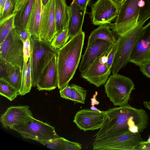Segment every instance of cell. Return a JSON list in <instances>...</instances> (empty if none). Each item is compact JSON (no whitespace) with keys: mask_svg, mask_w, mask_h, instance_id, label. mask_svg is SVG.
<instances>
[{"mask_svg":"<svg viewBox=\"0 0 150 150\" xmlns=\"http://www.w3.org/2000/svg\"><path fill=\"white\" fill-rule=\"evenodd\" d=\"M15 0H7L4 10L0 14V22L13 14L15 9Z\"/></svg>","mask_w":150,"mask_h":150,"instance_id":"obj_29","label":"cell"},{"mask_svg":"<svg viewBox=\"0 0 150 150\" xmlns=\"http://www.w3.org/2000/svg\"><path fill=\"white\" fill-rule=\"evenodd\" d=\"M142 141L140 133H128L107 139L94 140L93 149L136 150Z\"/></svg>","mask_w":150,"mask_h":150,"instance_id":"obj_9","label":"cell"},{"mask_svg":"<svg viewBox=\"0 0 150 150\" xmlns=\"http://www.w3.org/2000/svg\"><path fill=\"white\" fill-rule=\"evenodd\" d=\"M55 14L57 34L68 28L70 9L66 0H55Z\"/></svg>","mask_w":150,"mask_h":150,"instance_id":"obj_20","label":"cell"},{"mask_svg":"<svg viewBox=\"0 0 150 150\" xmlns=\"http://www.w3.org/2000/svg\"><path fill=\"white\" fill-rule=\"evenodd\" d=\"M23 43L15 28L0 44V60L22 69L23 63Z\"/></svg>","mask_w":150,"mask_h":150,"instance_id":"obj_8","label":"cell"},{"mask_svg":"<svg viewBox=\"0 0 150 150\" xmlns=\"http://www.w3.org/2000/svg\"><path fill=\"white\" fill-rule=\"evenodd\" d=\"M98 94V92H96V94L93 96V97L91 99V105H95L98 104L99 103V102H98L96 100V96Z\"/></svg>","mask_w":150,"mask_h":150,"instance_id":"obj_42","label":"cell"},{"mask_svg":"<svg viewBox=\"0 0 150 150\" xmlns=\"http://www.w3.org/2000/svg\"><path fill=\"white\" fill-rule=\"evenodd\" d=\"M36 87L39 91H50L58 87L57 56L56 54L38 80Z\"/></svg>","mask_w":150,"mask_h":150,"instance_id":"obj_17","label":"cell"},{"mask_svg":"<svg viewBox=\"0 0 150 150\" xmlns=\"http://www.w3.org/2000/svg\"><path fill=\"white\" fill-rule=\"evenodd\" d=\"M15 14L0 22V44L1 43L7 36L11 30L15 27Z\"/></svg>","mask_w":150,"mask_h":150,"instance_id":"obj_24","label":"cell"},{"mask_svg":"<svg viewBox=\"0 0 150 150\" xmlns=\"http://www.w3.org/2000/svg\"><path fill=\"white\" fill-rule=\"evenodd\" d=\"M63 150H80L82 147L79 143L69 141L62 138Z\"/></svg>","mask_w":150,"mask_h":150,"instance_id":"obj_31","label":"cell"},{"mask_svg":"<svg viewBox=\"0 0 150 150\" xmlns=\"http://www.w3.org/2000/svg\"><path fill=\"white\" fill-rule=\"evenodd\" d=\"M148 120V115L144 110L128 104L110 108L103 126L94 136V140L128 133H140L147 128Z\"/></svg>","mask_w":150,"mask_h":150,"instance_id":"obj_1","label":"cell"},{"mask_svg":"<svg viewBox=\"0 0 150 150\" xmlns=\"http://www.w3.org/2000/svg\"><path fill=\"white\" fill-rule=\"evenodd\" d=\"M147 141L148 142H150V136H149L148 139Z\"/></svg>","mask_w":150,"mask_h":150,"instance_id":"obj_47","label":"cell"},{"mask_svg":"<svg viewBox=\"0 0 150 150\" xmlns=\"http://www.w3.org/2000/svg\"><path fill=\"white\" fill-rule=\"evenodd\" d=\"M42 5V0H35L26 28L31 36L39 39Z\"/></svg>","mask_w":150,"mask_h":150,"instance_id":"obj_21","label":"cell"},{"mask_svg":"<svg viewBox=\"0 0 150 150\" xmlns=\"http://www.w3.org/2000/svg\"><path fill=\"white\" fill-rule=\"evenodd\" d=\"M55 0H49L43 6L39 31V39L50 43L56 34Z\"/></svg>","mask_w":150,"mask_h":150,"instance_id":"obj_13","label":"cell"},{"mask_svg":"<svg viewBox=\"0 0 150 150\" xmlns=\"http://www.w3.org/2000/svg\"><path fill=\"white\" fill-rule=\"evenodd\" d=\"M23 52L24 62L27 63L31 55V47L30 38H28L23 42Z\"/></svg>","mask_w":150,"mask_h":150,"instance_id":"obj_34","label":"cell"},{"mask_svg":"<svg viewBox=\"0 0 150 150\" xmlns=\"http://www.w3.org/2000/svg\"><path fill=\"white\" fill-rule=\"evenodd\" d=\"M59 93L61 97L66 99L70 100L71 88L70 85L68 84L60 90Z\"/></svg>","mask_w":150,"mask_h":150,"instance_id":"obj_35","label":"cell"},{"mask_svg":"<svg viewBox=\"0 0 150 150\" xmlns=\"http://www.w3.org/2000/svg\"><path fill=\"white\" fill-rule=\"evenodd\" d=\"M49 0H42V3L43 6L46 5L48 3Z\"/></svg>","mask_w":150,"mask_h":150,"instance_id":"obj_45","label":"cell"},{"mask_svg":"<svg viewBox=\"0 0 150 150\" xmlns=\"http://www.w3.org/2000/svg\"><path fill=\"white\" fill-rule=\"evenodd\" d=\"M118 42V40L117 39L109 49L107 54L108 57L107 65L108 69H111L115 56L117 46Z\"/></svg>","mask_w":150,"mask_h":150,"instance_id":"obj_32","label":"cell"},{"mask_svg":"<svg viewBox=\"0 0 150 150\" xmlns=\"http://www.w3.org/2000/svg\"><path fill=\"white\" fill-rule=\"evenodd\" d=\"M77 3L79 8L83 11H86L87 6L90 0H74Z\"/></svg>","mask_w":150,"mask_h":150,"instance_id":"obj_38","label":"cell"},{"mask_svg":"<svg viewBox=\"0 0 150 150\" xmlns=\"http://www.w3.org/2000/svg\"><path fill=\"white\" fill-rule=\"evenodd\" d=\"M35 0H26L21 9L15 14L16 30L26 29L28 20Z\"/></svg>","mask_w":150,"mask_h":150,"instance_id":"obj_22","label":"cell"},{"mask_svg":"<svg viewBox=\"0 0 150 150\" xmlns=\"http://www.w3.org/2000/svg\"><path fill=\"white\" fill-rule=\"evenodd\" d=\"M70 38L67 29L57 33L50 43L51 46L54 49H58L65 45Z\"/></svg>","mask_w":150,"mask_h":150,"instance_id":"obj_27","label":"cell"},{"mask_svg":"<svg viewBox=\"0 0 150 150\" xmlns=\"http://www.w3.org/2000/svg\"><path fill=\"white\" fill-rule=\"evenodd\" d=\"M0 79L7 82L19 92L21 83L22 69L2 60H0Z\"/></svg>","mask_w":150,"mask_h":150,"instance_id":"obj_18","label":"cell"},{"mask_svg":"<svg viewBox=\"0 0 150 150\" xmlns=\"http://www.w3.org/2000/svg\"><path fill=\"white\" fill-rule=\"evenodd\" d=\"M33 116L30 107L27 105L12 106L8 108L1 115L0 120L3 127L12 130Z\"/></svg>","mask_w":150,"mask_h":150,"instance_id":"obj_14","label":"cell"},{"mask_svg":"<svg viewBox=\"0 0 150 150\" xmlns=\"http://www.w3.org/2000/svg\"><path fill=\"white\" fill-rule=\"evenodd\" d=\"M150 18V2L145 1L140 7L137 25L117 39V46L111 68L113 74H117L129 62L131 52L145 22Z\"/></svg>","mask_w":150,"mask_h":150,"instance_id":"obj_3","label":"cell"},{"mask_svg":"<svg viewBox=\"0 0 150 150\" xmlns=\"http://www.w3.org/2000/svg\"><path fill=\"white\" fill-rule=\"evenodd\" d=\"M85 34L81 33L70 38L63 47L56 50L58 88L69 84L78 66L84 44Z\"/></svg>","mask_w":150,"mask_h":150,"instance_id":"obj_2","label":"cell"},{"mask_svg":"<svg viewBox=\"0 0 150 150\" xmlns=\"http://www.w3.org/2000/svg\"><path fill=\"white\" fill-rule=\"evenodd\" d=\"M70 86L71 88L70 100L76 103H85L87 90L75 84H72Z\"/></svg>","mask_w":150,"mask_h":150,"instance_id":"obj_26","label":"cell"},{"mask_svg":"<svg viewBox=\"0 0 150 150\" xmlns=\"http://www.w3.org/2000/svg\"><path fill=\"white\" fill-rule=\"evenodd\" d=\"M136 150H150V142L142 141L137 147Z\"/></svg>","mask_w":150,"mask_h":150,"instance_id":"obj_40","label":"cell"},{"mask_svg":"<svg viewBox=\"0 0 150 150\" xmlns=\"http://www.w3.org/2000/svg\"><path fill=\"white\" fill-rule=\"evenodd\" d=\"M91 109L93 110H97V111H99V110L97 109L94 106V105H92L91 107Z\"/></svg>","mask_w":150,"mask_h":150,"instance_id":"obj_46","label":"cell"},{"mask_svg":"<svg viewBox=\"0 0 150 150\" xmlns=\"http://www.w3.org/2000/svg\"><path fill=\"white\" fill-rule=\"evenodd\" d=\"M32 86L33 84L31 65V59L30 57L28 61V63L27 64V71L25 91L26 94L29 93L30 91Z\"/></svg>","mask_w":150,"mask_h":150,"instance_id":"obj_33","label":"cell"},{"mask_svg":"<svg viewBox=\"0 0 150 150\" xmlns=\"http://www.w3.org/2000/svg\"><path fill=\"white\" fill-rule=\"evenodd\" d=\"M113 1L121 5L126 0H113Z\"/></svg>","mask_w":150,"mask_h":150,"instance_id":"obj_44","label":"cell"},{"mask_svg":"<svg viewBox=\"0 0 150 150\" xmlns=\"http://www.w3.org/2000/svg\"><path fill=\"white\" fill-rule=\"evenodd\" d=\"M16 30L17 33L23 42L31 37L30 34L26 29Z\"/></svg>","mask_w":150,"mask_h":150,"instance_id":"obj_37","label":"cell"},{"mask_svg":"<svg viewBox=\"0 0 150 150\" xmlns=\"http://www.w3.org/2000/svg\"><path fill=\"white\" fill-rule=\"evenodd\" d=\"M69 6L70 14L67 29L71 38L83 32L82 27L86 11L80 9L74 0Z\"/></svg>","mask_w":150,"mask_h":150,"instance_id":"obj_19","label":"cell"},{"mask_svg":"<svg viewBox=\"0 0 150 150\" xmlns=\"http://www.w3.org/2000/svg\"><path fill=\"white\" fill-rule=\"evenodd\" d=\"M120 6L113 0H97L91 7L92 24L100 25L111 23L117 16Z\"/></svg>","mask_w":150,"mask_h":150,"instance_id":"obj_10","label":"cell"},{"mask_svg":"<svg viewBox=\"0 0 150 150\" xmlns=\"http://www.w3.org/2000/svg\"><path fill=\"white\" fill-rule=\"evenodd\" d=\"M113 44L98 39L87 45L79 66L81 74L84 73L98 57L107 53Z\"/></svg>","mask_w":150,"mask_h":150,"instance_id":"obj_15","label":"cell"},{"mask_svg":"<svg viewBox=\"0 0 150 150\" xmlns=\"http://www.w3.org/2000/svg\"><path fill=\"white\" fill-rule=\"evenodd\" d=\"M139 66L143 74L150 78V62L143 63Z\"/></svg>","mask_w":150,"mask_h":150,"instance_id":"obj_36","label":"cell"},{"mask_svg":"<svg viewBox=\"0 0 150 150\" xmlns=\"http://www.w3.org/2000/svg\"><path fill=\"white\" fill-rule=\"evenodd\" d=\"M104 87L107 97L113 104L121 106L128 104L134 84L130 78L117 73L110 76Z\"/></svg>","mask_w":150,"mask_h":150,"instance_id":"obj_5","label":"cell"},{"mask_svg":"<svg viewBox=\"0 0 150 150\" xmlns=\"http://www.w3.org/2000/svg\"><path fill=\"white\" fill-rule=\"evenodd\" d=\"M12 130L18 132L24 138L38 142L60 137L54 127L35 119L33 116Z\"/></svg>","mask_w":150,"mask_h":150,"instance_id":"obj_7","label":"cell"},{"mask_svg":"<svg viewBox=\"0 0 150 150\" xmlns=\"http://www.w3.org/2000/svg\"><path fill=\"white\" fill-rule=\"evenodd\" d=\"M0 94L11 101L19 95V92L16 88L5 81L0 79Z\"/></svg>","mask_w":150,"mask_h":150,"instance_id":"obj_25","label":"cell"},{"mask_svg":"<svg viewBox=\"0 0 150 150\" xmlns=\"http://www.w3.org/2000/svg\"><path fill=\"white\" fill-rule=\"evenodd\" d=\"M143 104L144 106L150 111V101H144Z\"/></svg>","mask_w":150,"mask_h":150,"instance_id":"obj_43","label":"cell"},{"mask_svg":"<svg viewBox=\"0 0 150 150\" xmlns=\"http://www.w3.org/2000/svg\"><path fill=\"white\" fill-rule=\"evenodd\" d=\"M141 0H126L120 6L115 23L108 24L119 37L134 28L137 23Z\"/></svg>","mask_w":150,"mask_h":150,"instance_id":"obj_6","label":"cell"},{"mask_svg":"<svg viewBox=\"0 0 150 150\" xmlns=\"http://www.w3.org/2000/svg\"><path fill=\"white\" fill-rule=\"evenodd\" d=\"M49 149L56 150H63L62 137L51 139L39 142Z\"/></svg>","mask_w":150,"mask_h":150,"instance_id":"obj_28","label":"cell"},{"mask_svg":"<svg viewBox=\"0 0 150 150\" xmlns=\"http://www.w3.org/2000/svg\"><path fill=\"white\" fill-rule=\"evenodd\" d=\"M129 62L138 66L150 62V21L143 27L131 52Z\"/></svg>","mask_w":150,"mask_h":150,"instance_id":"obj_12","label":"cell"},{"mask_svg":"<svg viewBox=\"0 0 150 150\" xmlns=\"http://www.w3.org/2000/svg\"><path fill=\"white\" fill-rule=\"evenodd\" d=\"M27 71V63L24 62L22 69L21 86L19 91V95L24 96L26 94L25 91Z\"/></svg>","mask_w":150,"mask_h":150,"instance_id":"obj_30","label":"cell"},{"mask_svg":"<svg viewBox=\"0 0 150 150\" xmlns=\"http://www.w3.org/2000/svg\"><path fill=\"white\" fill-rule=\"evenodd\" d=\"M31 47V65L33 86L37 82L43 71L56 54V50L50 43L31 36L30 38Z\"/></svg>","mask_w":150,"mask_h":150,"instance_id":"obj_4","label":"cell"},{"mask_svg":"<svg viewBox=\"0 0 150 150\" xmlns=\"http://www.w3.org/2000/svg\"><path fill=\"white\" fill-rule=\"evenodd\" d=\"M107 111L83 109L76 113L73 122L80 129L84 132L100 129L106 118Z\"/></svg>","mask_w":150,"mask_h":150,"instance_id":"obj_11","label":"cell"},{"mask_svg":"<svg viewBox=\"0 0 150 150\" xmlns=\"http://www.w3.org/2000/svg\"><path fill=\"white\" fill-rule=\"evenodd\" d=\"M7 0H0V14L3 11Z\"/></svg>","mask_w":150,"mask_h":150,"instance_id":"obj_41","label":"cell"},{"mask_svg":"<svg viewBox=\"0 0 150 150\" xmlns=\"http://www.w3.org/2000/svg\"><path fill=\"white\" fill-rule=\"evenodd\" d=\"M101 56L96 59L84 73L81 74L82 78L97 87L105 83L111 73L107 63H104L101 60Z\"/></svg>","mask_w":150,"mask_h":150,"instance_id":"obj_16","label":"cell"},{"mask_svg":"<svg viewBox=\"0 0 150 150\" xmlns=\"http://www.w3.org/2000/svg\"><path fill=\"white\" fill-rule=\"evenodd\" d=\"M26 0H15V9L13 14H15L21 9Z\"/></svg>","mask_w":150,"mask_h":150,"instance_id":"obj_39","label":"cell"},{"mask_svg":"<svg viewBox=\"0 0 150 150\" xmlns=\"http://www.w3.org/2000/svg\"><path fill=\"white\" fill-rule=\"evenodd\" d=\"M110 29L108 25H100L91 33L88 38L87 45L98 39L114 43L117 39L114 32Z\"/></svg>","mask_w":150,"mask_h":150,"instance_id":"obj_23","label":"cell"}]
</instances>
